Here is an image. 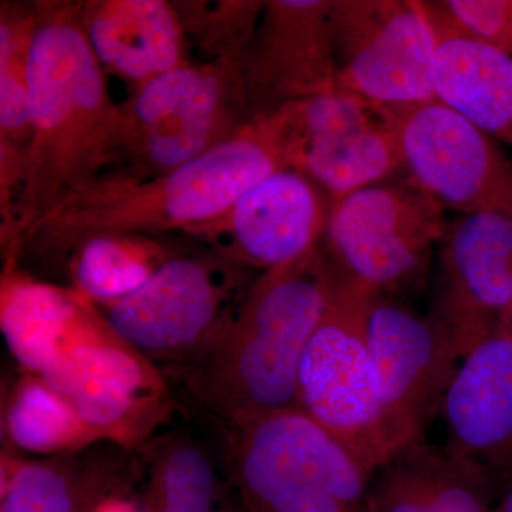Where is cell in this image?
<instances>
[{"label": "cell", "instance_id": "1", "mask_svg": "<svg viewBox=\"0 0 512 512\" xmlns=\"http://www.w3.org/2000/svg\"><path fill=\"white\" fill-rule=\"evenodd\" d=\"M82 2H36L30 53L32 143L3 269L16 268L29 232L109 173L119 104L87 42Z\"/></svg>", "mask_w": 512, "mask_h": 512}, {"label": "cell", "instance_id": "2", "mask_svg": "<svg viewBox=\"0 0 512 512\" xmlns=\"http://www.w3.org/2000/svg\"><path fill=\"white\" fill-rule=\"evenodd\" d=\"M289 106L255 117L238 134L170 173L143 181L104 175L45 220L22 242L19 258H66L97 235L154 237L190 232L225 214L256 184L292 168Z\"/></svg>", "mask_w": 512, "mask_h": 512}, {"label": "cell", "instance_id": "3", "mask_svg": "<svg viewBox=\"0 0 512 512\" xmlns=\"http://www.w3.org/2000/svg\"><path fill=\"white\" fill-rule=\"evenodd\" d=\"M338 281L320 245L256 276L214 338L181 363L195 403L224 427L296 407L299 363Z\"/></svg>", "mask_w": 512, "mask_h": 512}, {"label": "cell", "instance_id": "4", "mask_svg": "<svg viewBox=\"0 0 512 512\" xmlns=\"http://www.w3.org/2000/svg\"><path fill=\"white\" fill-rule=\"evenodd\" d=\"M254 119L242 63L185 62L119 104L109 173L143 181L224 143Z\"/></svg>", "mask_w": 512, "mask_h": 512}, {"label": "cell", "instance_id": "5", "mask_svg": "<svg viewBox=\"0 0 512 512\" xmlns=\"http://www.w3.org/2000/svg\"><path fill=\"white\" fill-rule=\"evenodd\" d=\"M227 464L247 512H369L370 477L298 407L225 426Z\"/></svg>", "mask_w": 512, "mask_h": 512}, {"label": "cell", "instance_id": "6", "mask_svg": "<svg viewBox=\"0 0 512 512\" xmlns=\"http://www.w3.org/2000/svg\"><path fill=\"white\" fill-rule=\"evenodd\" d=\"M373 289L339 274L299 363L296 407L373 473L394 453L366 335Z\"/></svg>", "mask_w": 512, "mask_h": 512}, {"label": "cell", "instance_id": "7", "mask_svg": "<svg viewBox=\"0 0 512 512\" xmlns=\"http://www.w3.org/2000/svg\"><path fill=\"white\" fill-rule=\"evenodd\" d=\"M446 208L412 180L369 185L330 205L326 255L340 275L387 295L419 288L446 235Z\"/></svg>", "mask_w": 512, "mask_h": 512}, {"label": "cell", "instance_id": "8", "mask_svg": "<svg viewBox=\"0 0 512 512\" xmlns=\"http://www.w3.org/2000/svg\"><path fill=\"white\" fill-rule=\"evenodd\" d=\"M251 269L220 254L174 255L146 285L96 305L119 338L147 359L184 363L214 338L248 291Z\"/></svg>", "mask_w": 512, "mask_h": 512}, {"label": "cell", "instance_id": "9", "mask_svg": "<svg viewBox=\"0 0 512 512\" xmlns=\"http://www.w3.org/2000/svg\"><path fill=\"white\" fill-rule=\"evenodd\" d=\"M101 441L143 446L170 414L164 376L94 308L76 339L40 373Z\"/></svg>", "mask_w": 512, "mask_h": 512}, {"label": "cell", "instance_id": "10", "mask_svg": "<svg viewBox=\"0 0 512 512\" xmlns=\"http://www.w3.org/2000/svg\"><path fill=\"white\" fill-rule=\"evenodd\" d=\"M336 86L379 106L436 99V37L421 2L332 0Z\"/></svg>", "mask_w": 512, "mask_h": 512}, {"label": "cell", "instance_id": "11", "mask_svg": "<svg viewBox=\"0 0 512 512\" xmlns=\"http://www.w3.org/2000/svg\"><path fill=\"white\" fill-rule=\"evenodd\" d=\"M382 107L421 190L463 215L512 217V160L497 140L439 100Z\"/></svg>", "mask_w": 512, "mask_h": 512}, {"label": "cell", "instance_id": "12", "mask_svg": "<svg viewBox=\"0 0 512 512\" xmlns=\"http://www.w3.org/2000/svg\"><path fill=\"white\" fill-rule=\"evenodd\" d=\"M366 335L393 450L426 440L460 356L446 332L397 296L375 292Z\"/></svg>", "mask_w": 512, "mask_h": 512}, {"label": "cell", "instance_id": "13", "mask_svg": "<svg viewBox=\"0 0 512 512\" xmlns=\"http://www.w3.org/2000/svg\"><path fill=\"white\" fill-rule=\"evenodd\" d=\"M292 168L328 192L330 204L404 170L383 107L333 90L291 106Z\"/></svg>", "mask_w": 512, "mask_h": 512}, {"label": "cell", "instance_id": "14", "mask_svg": "<svg viewBox=\"0 0 512 512\" xmlns=\"http://www.w3.org/2000/svg\"><path fill=\"white\" fill-rule=\"evenodd\" d=\"M440 271L430 318L463 357L503 329L512 308V217L463 215L441 239Z\"/></svg>", "mask_w": 512, "mask_h": 512}, {"label": "cell", "instance_id": "15", "mask_svg": "<svg viewBox=\"0 0 512 512\" xmlns=\"http://www.w3.org/2000/svg\"><path fill=\"white\" fill-rule=\"evenodd\" d=\"M330 205L311 178L284 168L245 192L221 217L188 234L208 239L217 254L262 274L319 247Z\"/></svg>", "mask_w": 512, "mask_h": 512}, {"label": "cell", "instance_id": "16", "mask_svg": "<svg viewBox=\"0 0 512 512\" xmlns=\"http://www.w3.org/2000/svg\"><path fill=\"white\" fill-rule=\"evenodd\" d=\"M330 8L332 0H265L242 62L254 119L338 89Z\"/></svg>", "mask_w": 512, "mask_h": 512}, {"label": "cell", "instance_id": "17", "mask_svg": "<svg viewBox=\"0 0 512 512\" xmlns=\"http://www.w3.org/2000/svg\"><path fill=\"white\" fill-rule=\"evenodd\" d=\"M440 414L448 454L483 468L500 490L512 480V336L504 329L461 357Z\"/></svg>", "mask_w": 512, "mask_h": 512}, {"label": "cell", "instance_id": "18", "mask_svg": "<svg viewBox=\"0 0 512 512\" xmlns=\"http://www.w3.org/2000/svg\"><path fill=\"white\" fill-rule=\"evenodd\" d=\"M80 18L104 72L134 87L188 62V39L175 2L87 0Z\"/></svg>", "mask_w": 512, "mask_h": 512}, {"label": "cell", "instance_id": "19", "mask_svg": "<svg viewBox=\"0 0 512 512\" xmlns=\"http://www.w3.org/2000/svg\"><path fill=\"white\" fill-rule=\"evenodd\" d=\"M498 484L427 440L394 451L370 478L369 512H490Z\"/></svg>", "mask_w": 512, "mask_h": 512}, {"label": "cell", "instance_id": "20", "mask_svg": "<svg viewBox=\"0 0 512 512\" xmlns=\"http://www.w3.org/2000/svg\"><path fill=\"white\" fill-rule=\"evenodd\" d=\"M36 2L0 3V245L15 241L16 211L32 143L30 53Z\"/></svg>", "mask_w": 512, "mask_h": 512}, {"label": "cell", "instance_id": "21", "mask_svg": "<svg viewBox=\"0 0 512 512\" xmlns=\"http://www.w3.org/2000/svg\"><path fill=\"white\" fill-rule=\"evenodd\" d=\"M421 6L436 37V99L512 147V56L454 32Z\"/></svg>", "mask_w": 512, "mask_h": 512}, {"label": "cell", "instance_id": "22", "mask_svg": "<svg viewBox=\"0 0 512 512\" xmlns=\"http://www.w3.org/2000/svg\"><path fill=\"white\" fill-rule=\"evenodd\" d=\"M127 450L103 443L43 460L2 461L0 512H93L113 494Z\"/></svg>", "mask_w": 512, "mask_h": 512}, {"label": "cell", "instance_id": "23", "mask_svg": "<svg viewBox=\"0 0 512 512\" xmlns=\"http://www.w3.org/2000/svg\"><path fill=\"white\" fill-rule=\"evenodd\" d=\"M93 308L74 289L37 281L18 269L2 272L0 328L26 373L40 376L73 342Z\"/></svg>", "mask_w": 512, "mask_h": 512}, {"label": "cell", "instance_id": "24", "mask_svg": "<svg viewBox=\"0 0 512 512\" xmlns=\"http://www.w3.org/2000/svg\"><path fill=\"white\" fill-rule=\"evenodd\" d=\"M174 256L154 237L136 234L97 235L67 256L74 291L94 305L120 301L146 285Z\"/></svg>", "mask_w": 512, "mask_h": 512}, {"label": "cell", "instance_id": "25", "mask_svg": "<svg viewBox=\"0 0 512 512\" xmlns=\"http://www.w3.org/2000/svg\"><path fill=\"white\" fill-rule=\"evenodd\" d=\"M5 430L19 450L49 457L79 453L103 443L64 394L32 373L20 377L10 393Z\"/></svg>", "mask_w": 512, "mask_h": 512}, {"label": "cell", "instance_id": "26", "mask_svg": "<svg viewBox=\"0 0 512 512\" xmlns=\"http://www.w3.org/2000/svg\"><path fill=\"white\" fill-rule=\"evenodd\" d=\"M146 512H214L218 476L211 451L184 434H167L146 448Z\"/></svg>", "mask_w": 512, "mask_h": 512}, {"label": "cell", "instance_id": "27", "mask_svg": "<svg viewBox=\"0 0 512 512\" xmlns=\"http://www.w3.org/2000/svg\"><path fill=\"white\" fill-rule=\"evenodd\" d=\"M265 0L175 2L188 42L207 62L242 63L254 39Z\"/></svg>", "mask_w": 512, "mask_h": 512}, {"label": "cell", "instance_id": "28", "mask_svg": "<svg viewBox=\"0 0 512 512\" xmlns=\"http://www.w3.org/2000/svg\"><path fill=\"white\" fill-rule=\"evenodd\" d=\"M424 3L454 32L512 56V0Z\"/></svg>", "mask_w": 512, "mask_h": 512}, {"label": "cell", "instance_id": "29", "mask_svg": "<svg viewBox=\"0 0 512 512\" xmlns=\"http://www.w3.org/2000/svg\"><path fill=\"white\" fill-rule=\"evenodd\" d=\"M93 512H141L136 505L120 495L111 494L104 498Z\"/></svg>", "mask_w": 512, "mask_h": 512}, {"label": "cell", "instance_id": "30", "mask_svg": "<svg viewBox=\"0 0 512 512\" xmlns=\"http://www.w3.org/2000/svg\"><path fill=\"white\" fill-rule=\"evenodd\" d=\"M490 512H512V480L501 488Z\"/></svg>", "mask_w": 512, "mask_h": 512}, {"label": "cell", "instance_id": "31", "mask_svg": "<svg viewBox=\"0 0 512 512\" xmlns=\"http://www.w3.org/2000/svg\"><path fill=\"white\" fill-rule=\"evenodd\" d=\"M503 329L508 333V335L512 336V308L510 313H508L507 318L504 320Z\"/></svg>", "mask_w": 512, "mask_h": 512}, {"label": "cell", "instance_id": "32", "mask_svg": "<svg viewBox=\"0 0 512 512\" xmlns=\"http://www.w3.org/2000/svg\"><path fill=\"white\" fill-rule=\"evenodd\" d=\"M228 512H247V511H245V508L242 507V504L239 503V500H238V503H235L234 505H231V507H228Z\"/></svg>", "mask_w": 512, "mask_h": 512}]
</instances>
